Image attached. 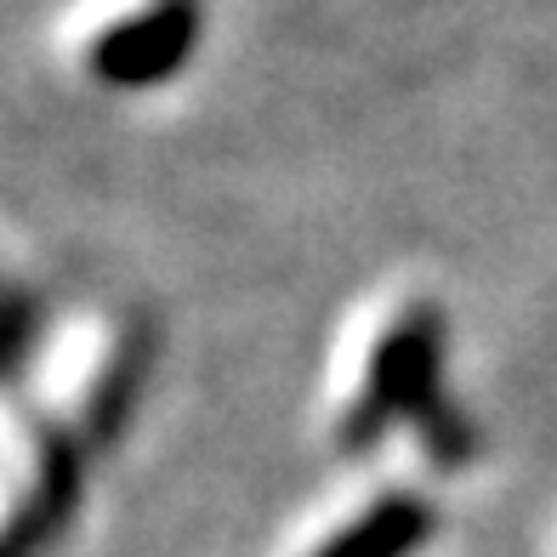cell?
Instances as JSON below:
<instances>
[{
    "mask_svg": "<svg viewBox=\"0 0 557 557\" xmlns=\"http://www.w3.org/2000/svg\"><path fill=\"white\" fill-rule=\"evenodd\" d=\"M444 347L449 319L433 296H398L370 313L359 342L347 347L336 404H331V444L342 455H364L398 426H410L438 467L467 461V421L444 398Z\"/></svg>",
    "mask_w": 557,
    "mask_h": 557,
    "instance_id": "1",
    "label": "cell"
},
{
    "mask_svg": "<svg viewBox=\"0 0 557 557\" xmlns=\"http://www.w3.org/2000/svg\"><path fill=\"white\" fill-rule=\"evenodd\" d=\"M40 359L52 364L40 410L97 461L103 449L125 438V426H132L143 404L148 370H154V324L143 313L81 319Z\"/></svg>",
    "mask_w": 557,
    "mask_h": 557,
    "instance_id": "2",
    "label": "cell"
},
{
    "mask_svg": "<svg viewBox=\"0 0 557 557\" xmlns=\"http://www.w3.org/2000/svg\"><path fill=\"white\" fill-rule=\"evenodd\" d=\"M91 455L63 426L12 393L7 410V512H0V552L7 557H46L63 529L74 523V506L86 495Z\"/></svg>",
    "mask_w": 557,
    "mask_h": 557,
    "instance_id": "3",
    "label": "cell"
},
{
    "mask_svg": "<svg viewBox=\"0 0 557 557\" xmlns=\"http://www.w3.org/2000/svg\"><path fill=\"white\" fill-rule=\"evenodd\" d=\"M199 52V0H143L86 40V74L109 91H154Z\"/></svg>",
    "mask_w": 557,
    "mask_h": 557,
    "instance_id": "4",
    "label": "cell"
},
{
    "mask_svg": "<svg viewBox=\"0 0 557 557\" xmlns=\"http://www.w3.org/2000/svg\"><path fill=\"white\" fill-rule=\"evenodd\" d=\"M433 529L438 512L421 490H375L331 529H319L296 557H421Z\"/></svg>",
    "mask_w": 557,
    "mask_h": 557,
    "instance_id": "5",
    "label": "cell"
}]
</instances>
